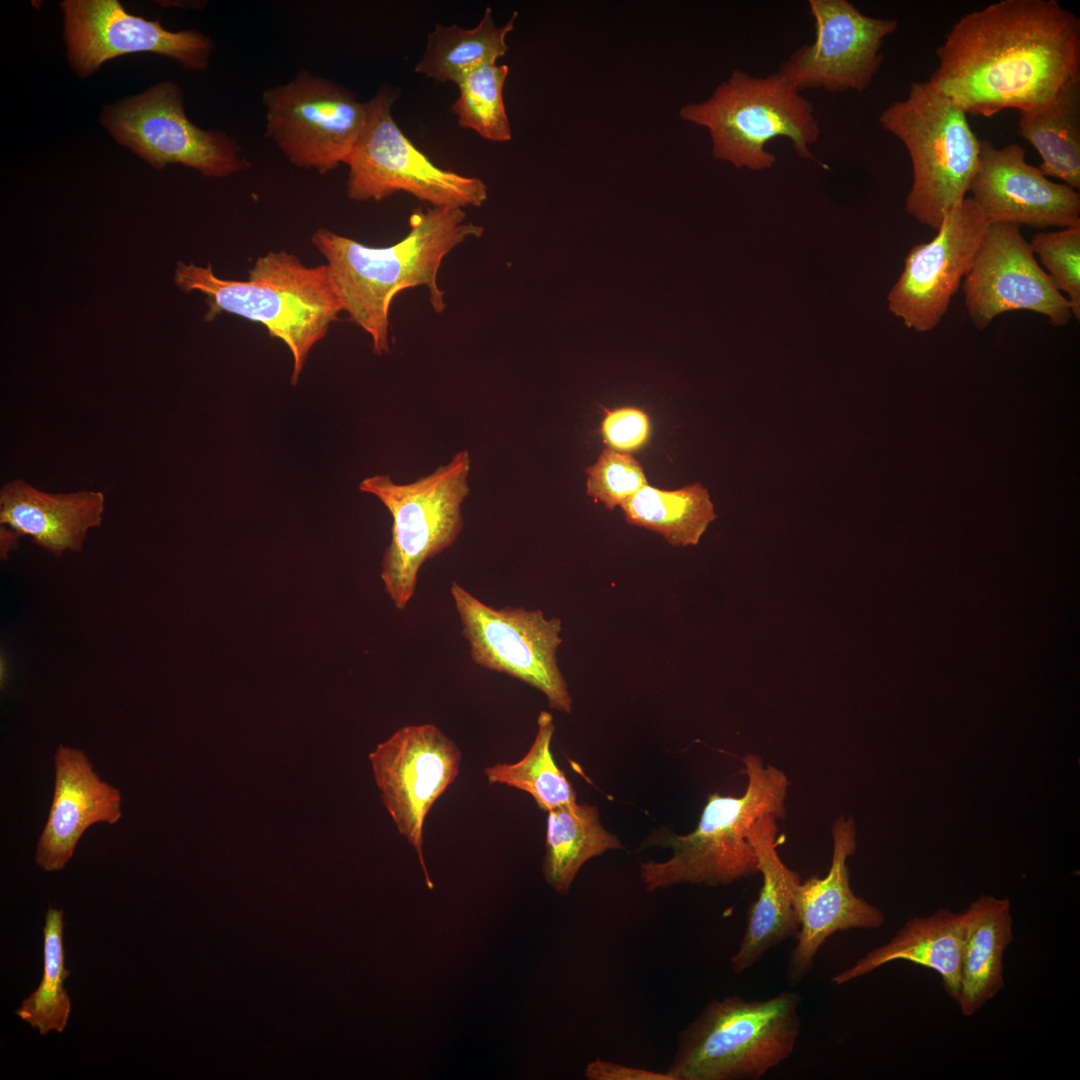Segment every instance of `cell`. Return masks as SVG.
<instances>
[{
  "label": "cell",
  "mask_w": 1080,
  "mask_h": 1080,
  "mask_svg": "<svg viewBox=\"0 0 1080 1080\" xmlns=\"http://www.w3.org/2000/svg\"><path fill=\"white\" fill-rule=\"evenodd\" d=\"M928 80L966 114L1038 108L1080 79V20L1055 0H1001L960 18Z\"/></svg>",
  "instance_id": "6da1fadb"
},
{
  "label": "cell",
  "mask_w": 1080,
  "mask_h": 1080,
  "mask_svg": "<svg viewBox=\"0 0 1080 1080\" xmlns=\"http://www.w3.org/2000/svg\"><path fill=\"white\" fill-rule=\"evenodd\" d=\"M410 230L399 242L369 247L327 229L316 230L312 242L327 260V268L343 311L367 332L374 353L389 352V310L402 290L426 286L436 312L445 308L437 283L445 256L483 227L466 220L460 208L416 210Z\"/></svg>",
  "instance_id": "7a4b0ae2"
},
{
  "label": "cell",
  "mask_w": 1080,
  "mask_h": 1080,
  "mask_svg": "<svg viewBox=\"0 0 1080 1080\" xmlns=\"http://www.w3.org/2000/svg\"><path fill=\"white\" fill-rule=\"evenodd\" d=\"M175 282L185 292L207 295L206 320L221 312L259 322L293 356L296 384L307 355L343 311L327 265L307 267L287 252L259 257L245 281L217 277L210 265L178 263Z\"/></svg>",
  "instance_id": "3957f363"
},
{
  "label": "cell",
  "mask_w": 1080,
  "mask_h": 1080,
  "mask_svg": "<svg viewBox=\"0 0 1080 1080\" xmlns=\"http://www.w3.org/2000/svg\"><path fill=\"white\" fill-rule=\"evenodd\" d=\"M743 763L748 784L742 796L710 794L694 831L658 841L672 849V856L641 863L647 892L679 884L728 885L758 872L750 828L764 815L784 819L789 781L756 754H747Z\"/></svg>",
  "instance_id": "277c9868"
},
{
  "label": "cell",
  "mask_w": 1080,
  "mask_h": 1080,
  "mask_svg": "<svg viewBox=\"0 0 1080 1080\" xmlns=\"http://www.w3.org/2000/svg\"><path fill=\"white\" fill-rule=\"evenodd\" d=\"M801 996H728L708 1002L678 1037L667 1073L673 1080H757L788 1059L796 1046Z\"/></svg>",
  "instance_id": "5b68a950"
},
{
  "label": "cell",
  "mask_w": 1080,
  "mask_h": 1080,
  "mask_svg": "<svg viewBox=\"0 0 1080 1080\" xmlns=\"http://www.w3.org/2000/svg\"><path fill=\"white\" fill-rule=\"evenodd\" d=\"M679 114L708 130L714 158L751 171L774 165L777 158L767 144L779 137L799 157L812 158L810 147L821 133L812 103L777 72L756 76L735 69L708 99L683 106Z\"/></svg>",
  "instance_id": "8992f818"
},
{
  "label": "cell",
  "mask_w": 1080,
  "mask_h": 1080,
  "mask_svg": "<svg viewBox=\"0 0 1080 1080\" xmlns=\"http://www.w3.org/2000/svg\"><path fill=\"white\" fill-rule=\"evenodd\" d=\"M879 122L904 144L911 159L906 212L936 231L967 198L976 169L980 140L967 114L925 81L912 83L906 98L885 108Z\"/></svg>",
  "instance_id": "52a82bcc"
},
{
  "label": "cell",
  "mask_w": 1080,
  "mask_h": 1080,
  "mask_svg": "<svg viewBox=\"0 0 1080 1080\" xmlns=\"http://www.w3.org/2000/svg\"><path fill=\"white\" fill-rule=\"evenodd\" d=\"M468 450L412 483L388 475L367 477L360 491L376 496L392 516L391 541L381 562V579L394 606L403 610L415 593L418 573L430 558L450 547L463 528L461 505L470 492Z\"/></svg>",
  "instance_id": "ba28073f"
},
{
  "label": "cell",
  "mask_w": 1080,
  "mask_h": 1080,
  "mask_svg": "<svg viewBox=\"0 0 1080 1080\" xmlns=\"http://www.w3.org/2000/svg\"><path fill=\"white\" fill-rule=\"evenodd\" d=\"M392 102L387 90L367 102L366 124L346 162L349 198L378 201L404 191L434 207L481 206L487 199L486 184L431 162L397 126Z\"/></svg>",
  "instance_id": "9c48e42d"
},
{
  "label": "cell",
  "mask_w": 1080,
  "mask_h": 1080,
  "mask_svg": "<svg viewBox=\"0 0 1080 1080\" xmlns=\"http://www.w3.org/2000/svg\"><path fill=\"white\" fill-rule=\"evenodd\" d=\"M266 136L288 161L325 174L346 164L366 124L367 102L310 71L263 92Z\"/></svg>",
  "instance_id": "30bf717a"
},
{
  "label": "cell",
  "mask_w": 1080,
  "mask_h": 1080,
  "mask_svg": "<svg viewBox=\"0 0 1080 1080\" xmlns=\"http://www.w3.org/2000/svg\"><path fill=\"white\" fill-rule=\"evenodd\" d=\"M450 593L473 662L540 690L552 709L569 714L572 698L557 663L561 620L539 609L489 606L457 582Z\"/></svg>",
  "instance_id": "8fae6325"
},
{
  "label": "cell",
  "mask_w": 1080,
  "mask_h": 1080,
  "mask_svg": "<svg viewBox=\"0 0 1080 1080\" xmlns=\"http://www.w3.org/2000/svg\"><path fill=\"white\" fill-rule=\"evenodd\" d=\"M100 120L119 144L157 169L181 164L205 176L224 177L250 166L234 138L188 119L183 92L172 82L107 106Z\"/></svg>",
  "instance_id": "7c38bea8"
},
{
  "label": "cell",
  "mask_w": 1080,
  "mask_h": 1080,
  "mask_svg": "<svg viewBox=\"0 0 1080 1080\" xmlns=\"http://www.w3.org/2000/svg\"><path fill=\"white\" fill-rule=\"evenodd\" d=\"M382 801L399 833L414 848L425 883L434 887L423 855V828L433 804L459 773L461 752L438 727L398 729L369 755Z\"/></svg>",
  "instance_id": "4fadbf2b"
},
{
  "label": "cell",
  "mask_w": 1080,
  "mask_h": 1080,
  "mask_svg": "<svg viewBox=\"0 0 1080 1080\" xmlns=\"http://www.w3.org/2000/svg\"><path fill=\"white\" fill-rule=\"evenodd\" d=\"M815 37L794 51L777 73L799 91L863 92L883 62L884 40L895 19L863 14L847 0H810Z\"/></svg>",
  "instance_id": "5bb4252c"
},
{
  "label": "cell",
  "mask_w": 1080,
  "mask_h": 1080,
  "mask_svg": "<svg viewBox=\"0 0 1080 1080\" xmlns=\"http://www.w3.org/2000/svg\"><path fill=\"white\" fill-rule=\"evenodd\" d=\"M961 286L968 316L979 330L1011 311L1041 314L1055 327L1072 318L1068 300L1040 266L1017 225H988Z\"/></svg>",
  "instance_id": "9a60e30c"
},
{
  "label": "cell",
  "mask_w": 1080,
  "mask_h": 1080,
  "mask_svg": "<svg viewBox=\"0 0 1080 1080\" xmlns=\"http://www.w3.org/2000/svg\"><path fill=\"white\" fill-rule=\"evenodd\" d=\"M989 221L966 198L945 216L936 235L914 246L888 294L889 310L918 332L935 329L968 274Z\"/></svg>",
  "instance_id": "2e32d148"
},
{
  "label": "cell",
  "mask_w": 1080,
  "mask_h": 1080,
  "mask_svg": "<svg viewBox=\"0 0 1080 1080\" xmlns=\"http://www.w3.org/2000/svg\"><path fill=\"white\" fill-rule=\"evenodd\" d=\"M64 35L72 69L82 78L115 57L148 52L189 70H205L212 41L195 29L172 32L158 20L128 13L117 0H66Z\"/></svg>",
  "instance_id": "e0dca14e"
},
{
  "label": "cell",
  "mask_w": 1080,
  "mask_h": 1080,
  "mask_svg": "<svg viewBox=\"0 0 1080 1080\" xmlns=\"http://www.w3.org/2000/svg\"><path fill=\"white\" fill-rule=\"evenodd\" d=\"M969 192L989 223L1036 229L1080 226L1078 191L1049 180L1026 162L1025 149L1017 144L998 148L980 140Z\"/></svg>",
  "instance_id": "ac0fdd59"
},
{
  "label": "cell",
  "mask_w": 1080,
  "mask_h": 1080,
  "mask_svg": "<svg viewBox=\"0 0 1080 1080\" xmlns=\"http://www.w3.org/2000/svg\"><path fill=\"white\" fill-rule=\"evenodd\" d=\"M832 837L828 874L823 878L809 877L794 890L800 929L787 964V978L793 985L810 972L818 950L831 935L850 929H876L885 922L884 913L856 896L850 886L846 861L857 849L853 818L838 817L832 826Z\"/></svg>",
  "instance_id": "d6986e66"
},
{
  "label": "cell",
  "mask_w": 1080,
  "mask_h": 1080,
  "mask_svg": "<svg viewBox=\"0 0 1080 1080\" xmlns=\"http://www.w3.org/2000/svg\"><path fill=\"white\" fill-rule=\"evenodd\" d=\"M54 768L52 803L35 851L36 864L46 872L66 866L88 828L122 817L121 792L100 778L81 749L60 744Z\"/></svg>",
  "instance_id": "ffe728a7"
},
{
  "label": "cell",
  "mask_w": 1080,
  "mask_h": 1080,
  "mask_svg": "<svg viewBox=\"0 0 1080 1080\" xmlns=\"http://www.w3.org/2000/svg\"><path fill=\"white\" fill-rule=\"evenodd\" d=\"M105 497L100 491L43 492L22 479L0 490V552L6 559L23 536L56 557L80 552L90 529L102 523Z\"/></svg>",
  "instance_id": "44dd1931"
},
{
  "label": "cell",
  "mask_w": 1080,
  "mask_h": 1080,
  "mask_svg": "<svg viewBox=\"0 0 1080 1080\" xmlns=\"http://www.w3.org/2000/svg\"><path fill=\"white\" fill-rule=\"evenodd\" d=\"M777 820L773 815H764L749 831L763 881L758 898L750 907L738 950L730 959L736 974L754 966L768 951L798 934L800 929L794 890L801 879L776 851Z\"/></svg>",
  "instance_id": "7402d4cb"
},
{
  "label": "cell",
  "mask_w": 1080,
  "mask_h": 1080,
  "mask_svg": "<svg viewBox=\"0 0 1080 1080\" xmlns=\"http://www.w3.org/2000/svg\"><path fill=\"white\" fill-rule=\"evenodd\" d=\"M965 913L939 908L927 916L912 917L886 943L868 951L832 981L843 985L879 967L903 960L929 968L942 979L945 991L957 1002L960 992Z\"/></svg>",
  "instance_id": "603a6c76"
},
{
  "label": "cell",
  "mask_w": 1080,
  "mask_h": 1080,
  "mask_svg": "<svg viewBox=\"0 0 1080 1080\" xmlns=\"http://www.w3.org/2000/svg\"><path fill=\"white\" fill-rule=\"evenodd\" d=\"M960 992L962 1015L973 1016L1005 986L1004 955L1013 941L1008 898L981 895L964 910Z\"/></svg>",
  "instance_id": "cb8c5ba5"
},
{
  "label": "cell",
  "mask_w": 1080,
  "mask_h": 1080,
  "mask_svg": "<svg viewBox=\"0 0 1080 1080\" xmlns=\"http://www.w3.org/2000/svg\"><path fill=\"white\" fill-rule=\"evenodd\" d=\"M1018 134L1039 153L1038 168L1046 177L1080 189V79L1048 103L1020 112Z\"/></svg>",
  "instance_id": "d4e9b609"
},
{
  "label": "cell",
  "mask_w": 1080,
  "mask_h": 1080,
  "mask_svg": "<svg viewBox=\"0 0 1080 1080\" xmlns=\"http://www.w3.org/2000/svg\"><path fill=\"white\" fill-rule=\"evenodd\" d=\"M622 847L607 831L598 808L577 802L548 811L542 872L559 894H567L581 867L590 859Z\"/></svg>",
  "instance_id": "484cf974"
},
{
  "label": "cell",
  "mask_w": 1080,
  "mask_h": 1080,
  "mask_svg": "<svg viewBox=\"0 0 1080 1080\" xmlns=\"http://www.w3.org/2000/svg\"><path fill=\"white\" fill-rule=\"evenodd\" d=\"M515 12L504 26H496L490 8L474 28L436 24L415 71L440 82L458 83L471 70L505 55L506 35L513 30Z\"/></svg>",
  "instance_id": "4316f807"
},
{
  "label": "cell",
  "mask_w": 1080,
  "mask_h": 1080,
  "mask_svg": "<svg viewBox=\"0 0 1080 1080\" xmlns=\"http://www.w3.org/2000/svg\"><path fill=\"white\" fill-rule=\"evenodd\" d=\"M620 507L629 524L655 531L673 546L696 545L716 518L708 491L700 483L677 490L647 484Z\"/></svg>",
  "instance_id": "83f0119b"
},
{
  "label": "cell",
  "mask_w": 1080,
  "mask_h": 1080,
  "mask_svg": "<svg viewBox=\"0 0 1080 1080\" xmlns=\"http://www.w3.org/2000/svg\"><path fill=\"white\" fill-rule=\"evenodd\" d=\"M554 731L552 714L541 711L537 733L527 753L515 763H497L485 768L488 782L527 792L539 808L547 812L576 802L572 784L553 759L551 741Z\"/></svg>",
  "instance_id": "f1b7e54d"
},
{
  "label": "cell",
  "mask_w": 1080,
  "mask_h": 1080,
  "mask_svg": "<svg viewBox=\"0 0 1080 1080\" xmlns=\"http://www.w3.org/2000/svg\"><path fill=\"white\" fill-rule=\"evenodd\" d=\"M64 912L49 907L43 927V976L40 985L23 1001L15 1014L37 1029L41 1035L64 1031L71 1011V1002L64 988L70 975L65 968L63 945Z\"/></svg>",
  "instance_id": "f546056e"
},
{
  "label": "cell",
  "mask_w": 1080,
  "mask_h": 1080,
  "mask_svg": "<svg viewBox=\"0 0 1080 1080\" xmlns=\"http://www.w3.org/2000/svg\"><path fill=\"white\" fill-rule=\"evenodd\" d=\"M508 71L507 65L490 63L471 70L461 78L457 83L459 98L452 106L460 126L470 128L490 141L511 139L503 99Z\"/></svg>",
  "instance_id": "4dcf8cb0"
},
{
  "label": "cell",
  "mask_w": 1080,
  "mask_h": 1080,
  "mask_svg": "<svg viewBox=\"0 0 1080 1080\" xmlns=\"http://www.w3.org/2000/svg\"><path fill=\"white\" fill-rule=\"evenodd\" d=\"M1030 247L1054 286L1068 300L1072 317L1080 319V226L1033 236Z\"/></svg>",
  "instance_id": "1f68e13d"
},
{
  "label": "cell",
  "mask_w": 1080,
  "mask_h": 1080,
  "mask_svg": "<svg viewBox=\"0 0 1080 1080\" xmlns=\"http://www.w3.org/2000/svg\"><path fill=\"white\" fill-rule=\"evenodd\" d=\"M587 494L612 510L634 496L647 479L640 463L629 453L605 448L586 469Z\"/></svg>",
  "instance_id": "d6a6232c"
},
{
  "label": "cell",
  "mask_w": 1080,
  "mask_h": 1080,
  "mask_svg": "<svg viewBox=\"0 0 1080 1080\" xmlns=\"http://www.w3.org/2000/svg\"><path fill=\"white\" fill-rule=\"evenodd\" d=\"M601 434L605 443L618 452H632L644 446L650 435L647 414L635 407L605 409Z\"/></svg>",
  "instance_id": "836d02e7"
},
{
  "label": "cell",
  "mask_w": 1080,
  "mask_h": 1080,
  "mask_svg": "<svg viewBox=\"0 0 1080 1080\" xmlns=\"http://www.w3.org/2000/svg\"><path fill=\"white\" fill-rule=\"evenodd\" d=\"M584 1076L588 1080H673L667 1072L631 1067L602 1059L590 1061L584 1070Z\"/></svg>",
  "instance_id": "e575fe53"
}]
</instances>
